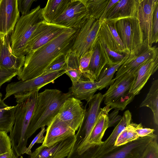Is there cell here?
<instances>
[{
  "label": "cell",
  "mask_w": 158,
  "mask_h": 158,
  "mask_svg": "<svg viewBox=\"0 0 158 158\" xmlns=\"http://www.w3.org/2000/svg\"><path fill=\"white\" fill-rule=\"evenodd\" d=\"M77 29L69 28L47 44L27 54L24 65L17 75L18 79L29 80L43 74L56 57L70 50Z\"/></svg>",
  "instance_id": "obj_1"
},
{
  "label": "cell",
  "mask_w": 158,
  "mask_h": 158,
  "mask_svg": "<svg viewBox=\"0 0 158 158\" xmlns=\"http://www.w3.org/2000/svg\"><path fill=\"white\" fill-rule=\"evenodd\" d=\"M39 91H27L14 95L17 104L15 123L9 136L11 148L18 157L24 154L27 148V131Z\"/></svg>",
  "instance_id": "obj_2"
},
{
  "label": "cell",
  "mask_w": 158,
  "mask_h": 158,
  "mask_svg": "<svg viewBox=\"0 0 158 158\" xmlns=\"http://www.w3.org/2000/svg\"><path fill=\"white\" fill-rule=\"evenodd\" d=\"M71 97L69 92L63 93L56 89H46L39 93L28 130V138L39 128L47 126L58 114L66 100Z\"/></svg>",
  "instance_id": "obj_3"
},
{
  "label": "cell",
  "mask_w": 158,
  "mask_h": 158,
  "mask_svg": "<svg viewBox=\"0 0 158 158\" xmlns=\"http://www.w3.org/2000/svg\"><path fill=\"white\" fill-rule=\"evenodd\" d=\"M39 5L29 13L22 15L17 22L10 39L11 52L18 56H25V50L39 23L44 20Z\"/></svg>",
  "instance_id": "obj_4"
},
{
  "label": "cell",
  "mask_w": 158,
  "mask_h": 158,
  "mask_svg": "<svg viewBox=\"0 0 158 158\" xmlns=\"http://www.w3.org/2000/svg\"><path fill=\"white\" fill-rule=\"evenodd\" d=\"M136 72L116 79L103 94L104 102L112 109L123 110L135 96L130 91L136 77Z\"/></svg>",
  "instance_id": "obj_5"
},
{
  "label": "cell",
  "mask_w": 158,
  "mask_h": 158,
  "mask_svg": "<svg viewBox=\"0 0 158 158\" xmlns=\"http://www.w3.org/2000/svg\"><path fill=\"white\" fill-rule=\"evenodd\" d=\"M103 99V94L99 93L94 95L88 102V108L85 110L82 123L75 134V142L68 158L74 156L86 143L97 121Z\"/></svg>",
  "instance_id": "obj_6"
},
{
  "label": "cell",
  "mask_w": 158,
  "mask_h": 158,
  "mask_svg": "<svg viewBox=\"0 0 158 158\" xmlns=\"http://www.w3.org/2000/svg\"><path fill=\"white\" fill-rule=\"evenodd\" d=\"M114 22L117 31L127 52L131 54L139 51L143 44L144 38L138 18L122 19Z\"/></svg>",
  "instance_id": "obj_7"
},
{
  "label": "cell",
  "mask_w": 158,
  "mask_h": 158,
  "mask_svg": "<svg viewBox=\"0 0 158 158\" xmlns=\"http://www.w3.org/2000/svg\"><path fill=\"white\" fill-rule=\"evenodd\" d=\"M101 24L99 19L88 16L78 29L70 50L80 57L91 50L98 38Z\"/></svg>",
  "instance_id": "obj_8"
},
{
  "label": "cell",
  "mask_w": 158,
  "mask_h": 158,
  "mask_svg": "<svg viewBox=\"0 0 158 158\" xmlns=\"http://www.w3.org/2000/svg\"><path fill=\"white\" fill-rule=\"evenodd\" d=\"M65 73V71L44 73L32 79L8 84L6 87V94L3 100L4 101L12 95L25 92L39 90L48 84L54 83L56 79Z\"/></svg>",
  "instance_id": "obj_9"
},
{
  "label": "cell",
  "mask_w": 158,
  "mask_h": 158,
  "mask_svg": "<svg viewBox=\"0 0 158 158\" xmlns=\"http://www.w3.org/2000/svg\"><path fill=\"white\" fill-rule=\"evenodd\" d=\"M69 28L44 20L40 22L28 42L25 55L47 44Z\"/></svg>",
  "instance_id": "obj_10"
},
{
  "label": "cell",
  "mask_w": 158,
  "mask_h": 158,
  "mask_svg": "<svg viewBox=\"0 0 158 158\" xmlns=\"http://www.w3.org/2000/svg\"><path fill=\"white\" fill-rule=\"evenodd\" d=\"M131 113L129 110L125 111L119 122L105 141L89 148L77 158H97L114 150L117 147L115 146L114 144L118 135L131 123Z\"/></svg>",
  "instance_id": "obj_11"
},
{
  "label": "cell",
  "mask_w": 158,
  "mask_h": 158,
  "mask_svg": "<svg viewBox=\"0 0 158 158\" xmlns=\"http://www.w3.org/2000/svg\"><path fill=\"white\" fill-rule=\"evenodd\" d=\"M88 16L83 0H71L62 14L52 23L78 29Z\"/></svg>",
  "instance_id": "obj_12"
},
{
  "label": "cell",
  "mask_w": 158,
  "mask_h": 158,
  "mask_svg": "<svg viewBox=\"0 0 158 158\" xmlns=\"http://www.w3.org/2000/svg\"><path fill=\"white\" fill-rule=\"evenodd\" d=\"M158 56V48L144 43L140 50L136 53L130 55L127 60L116 72L113 82L120 77L136 72L139 67L148 60Z\"/></svg>",
  "instance_id": "obj_13"
},
{
  "label": "cell",
  "mask_w": 158,
  "mask_h": 158,
  "mask_svg": "<svg viewBox=\"0 0 158 158\" xmlns=\"http://www.w3.org/2000/svg\"><path fill=\"white\" fill-rule=\"evenodd\" d=\"M157 135L153 133L125 144L117 147L114 150L97 158H141L149 143Z\"/></svg>",
  "instance_id": "obj_14"
},
{
  "label": "cell",
  "mask_w": 158,
  "mask_h": 158,
  "mask_svg": "<svg viewBox=\"0 0 158 158\" xmlns=\"http://www.w3.org/2000/svg\"><path fill=\"white\" fill-rule=\"evenodd\" d=\"M85 110L81 100L71 97L64 103L58 115L76 132L82 123Z\"/></svg>",
  "instance_id": "obj_15"
},
{
  "label": "cell",
  "mask_w": 158,
  "mask_h": 158,
  "mask_svg": "<svg viewBox=\"0 0 158 158\" xmlns=\"http://www.w3.org/2000/svg\"><path fill=\"white\" fill-rule=\"evenodd\" d=\"M98 38L106 55L108 64L118 63L127 54L119 47L104 21L101 23Z\"/></svg>",
  "instance_id": "obj_16"
},
{
  "label": "cell",
  "mask_w": 158,
  "mask_h": 158,
  "mask_svg": "<svg viewBox=\"0 0 158 158\" xmlns=\"http://www.w3.org/2000/svg\"><path fill=\"white\" fill-rule=\"evenodd\" d=\"M17 0H0V35H9L19 18Z\"/></svg>",
  "instance_id": "obj_17"
},
{
  "label": "cell",
  "mask_w": 158,
  "mask_h": 158,
  "mask_svg": "<svg viewBox=\"0 0 158 158\" xmlns=\"http://www.w3.org/2000/svg\"><path fill=\"white\" fill-rule=\"evenodd\" d=\"M158 0H139L137 11L138 19L143 35L144 43L152 46V24L153 12Z\"/></svg>",
  "instance_id": "obj_18"
},
{
  "label": "cell",
  "mask_w": 158,
  "mask_h": 158,
  "mask_svg": "<svg viewBox=\"0 0 158 158\" xmlns=\"http://www.w3.org/2000/svg\"><path fill=\"white\" fill-rule=\"evenodd\" d=\"M111 109L109 106L106 105L101 110L96 123L87 142L72 158H77L89 148L102 143V139L106 131L108 128V114Z\"/></svg>",
  "instance_id": "obj_19"
},
{
  "label": "cell",
  "mask_w": 158,
  "mask_h": 158,
  "mask_svg": "<svg viewBox=\"0 0 158 158\" xmlns=\"http://www.w3.org/2000/svg\"><path fill=\"white\" fill-rule=\"evenodd\" d=\"M75 135L48 147L42 145L32 152L30 158H65L67 157L75 142Z\"/></svg>",
  "instance_id": "obj_20"
},
{
  "label": "cell",
  "mask_w": 158,
  "mask_h": 158,
  "mask_svg": "<svg viewBox=\"0 0 158 158\" xmlns=\"http://www.w3.org/2000/svg\"><path fill=\"white\" fill-rule=\"evenodd\" d=\"M42 145L49 147L75 135V131L60 119L58 114L47 126Z\"/></svg>",
  "instance_id": "obj_21"
},
{
  "label": "cell",
  "mask_w": 158,
  "mask_h": 158,
  "mask_svg": "<svg viewBox=\"0 0 158 158\" xmlns=\"http://www.w3.org/2000/svg\"><path fill=\"white\" fill-rule=\"evenodd\" d=\"M139 1V0H119L107 13L103 21L114 22L122 19L137 18Z\"/></svg>",
  "instance_id": "obj_22"
},
{
  "label": "cell",
  "mask_w": 158,
  "mask_h": 158,
  "mask_svg": "<svg viewBox=\"0 0 158 158\" xmlns=\"http://www.w3.org/2000/svg\"><path fill=\"white\" fill-rule=\"evenodd\" d=\"M158 69V56L151 58L143 63L138 68L135 81L130 93L135 96L138 95L151 75Z\"/></svg>",
  "instance_id": "obj_23"
},
{
  "label": "cell",
  "mask_w": 158,
  "mask_h": 158,
  "mask_svg": "<svg viewBox=\"0 0 158 158\" xmlns=\"http://www.w3.org/2000/svg\"><path fill=\"white\" fill-rule=\"evenodd\" d=\"M25 56H18L11 52L9 35L3 36V44L0 55V67L8 70H16L19 73L25 61Z\"/></svg>",
  "instance_id": "obj_24"
},
{
  "label": "cell",
  "mask_w": 158,
  "mask_h": 158,
  "mask_svg": "<svg viewBox=\"0 0 158 158\" xmlns=\"http://www.w3.org/2000/svg\"><path fill=\"white\" fill-rule=\"evenodd\" d=\"M93 52L90 60L89 70L92 80L97 81L99 76L108 64L106 55L98 38L93 48Z\"/></svg>",
  "instance_id": "obj_25"
},
{
  "label": "cell",
  "mask_w": 158,
  "mask_h": 158,
  "mask_svg": "<svg viewBox=\"0 0 158 158\" xmlns=\"http://www.w3.org/2000/svg\"><path fill=\"white\" fill-rule=\"evenodd\" d=\"M98 90L96 81L80 79L75 84L72 85L69 91L72 97L81 101L85 100L88 103Z\"/></svg>",
  "instance_id": "obj_26"
},
{
  "label": "cell",
  "mask_w": 158,
  "mask_h": 158,
  "mask_svg": "<svg viewBox=\"0 0 158 158\" xmlns=\"http://www.w3.org/2000/svg\"><path fill=\"white\" fill-rule=\"evenodd\" d=\"M71 0H48L45 7L42 8L43 19L52 23L63 12Z\"/></svg>",
  "instance_id": "obj_27"
},
{
  "label": "cell",
  "mask_w": 158,
  "mask_h": 158,
  "mask_svg": "<svg viewBox=\"0 0 158 158\" xmlns=\"http://www.w3.org/2000/svg\"><path fill=\"white\" fill-rule=\"evenodd\" d=\"M16 105L8 106L0 98V131L10 132L14 124Z\"/></svg>",
  "instance_id": "obj_28"
},
{
  "label": "cell",
  "mask_w": 158,
  "mask_h": 158,
  "mask_svg": "<svg viewBox=\"0 0 158 158\" xmlns=\"http://www.w3.org/2000/svg\"><path fill=\"white\" fill-rule=\"evenodd\" d=\"M130 55V54H127L123 60L117 64H106L102 71L97 81H96L99 90L102 89L113 83V78L114 74L120 66L127 60Z\"/></svg>",
  "instance_id": "obj_29"
},
{
  "label": "cell",
  "mask_w": 158,
  "mask_h": 158,
  "mask_svg": "<svg viewBox=\"0 0 158 158\" xmlns=\"http://www.w3.org/2000/svg\"><path fill=\"white\" fill-rule=\"evenodd\" d=\"M147 107L152 110L154 121L158 124V80L154 81L145 98L140 104L139 107Z\"/></svg>",
  "instance_id": "obj_30"
},
{
  "label": "cell",
  "mask_w": 158,
  "mask_h": 158,
  "mask_svg": "<svg viewBox=\"0 0 158 158\" xmlns=\"http://www.w3.org/2000/svg\"><path fill=\"white\" fill-rule=\"evenodd\" d=\"M80 58L75 53L70 50L67 54L65 73L70 78L72 85L76 83L82 76L79 68Z\"/></svg>",
  "instance_id": "obj_31"
},
{
  "label": "cell",
  "mask_w": 158,
  "mask_h": 158,
  "mask_svg": "<svg viewBox=\"0 0 158 158\" xmlns=\"http://www.w3.org/2000/svg\"><path fill=\"white\" fill-rule=\"evenodd\" d=\"M109 0H83L88 16L99 19L103 15Z\"/></svg>",
  "instance_id": "obj_32"
},
{
  "label": "cell",
  "mask_w": 158,
  "mask_h": 158,
  "mask_svg": "<svg viewBox=\"0 0 158 158\" xmlns=\"http://www.w3.org/2000/svg\"><path fill=\"white\" fill-rule=\"evenodd\" d=\"M137 124L131 123L118 135L114 146H119L135 140L139 137L135 131Z\"/></svg>",
  "instance_id": "obj_33"
},
{
  "label": "cell",
  "mask_w": 158,
  "mask_h": 158,
  "mask_svg": "<svg viewBox=\"0 0 158 158\" xmlns=\"http://www.w3.org/2000/svg\"><path fill=\"white\" fill-rule=\"evenodd\" d=\"M67 53L61 54L56 57L44 73L65 71L66 68V55Z\"/></svg>",
  "instance_id": "obj_34"
},
{
  "label": "cell",
  "mask_w": 158,
  "mask_h": 158,
  "mask_svg": "<svg viewBox=\"0 0 158 158\" xmlns=\"http://www.w3.org/2000/svg\"><path fill=\"white\" fill-rule=\"evenodd\" d=\"M93 52V48L82 55L80 58L79 68L82 76L87 80H92L89 67L91 58ZM93 81V80H92Z\"/></svg>",
  "instance_id": "obj_35"
},
{
  "label": "cell",
  "mask_w": 158,
  "mask_h": 158,
  "mask_svg": "<svg viewBox=\"0 0 158 158\" xmlns=\"http://www.w3.org/2000/svg\"><path fill=\"white\" fill-rule=\"evenodd\" d=\"M141 158H158L157 136L153 139L147 146Z\"/></svg>",
  "instance_id": "obj_36"
},
{
  "label": "cell",
  "mask_w": 158,
  "mask_h": 158,
  "mask_svg": "<svg viewBox=\"0 0 158 158\" xmlns=\"http://www.w3.org/2000/svg\"><path fill=\"white\" fill-rule=\"evenodd\" d=\"M19 72L16 70H8L0 67V88L5 83L10 81L17 76Z\"/></svg>",
  "instance_id": "obj_37"
},
{
  "label": "cell",
  "mask_w": 158,
  "mask_h": 158,
  "mask_svg": "<svg viewBox=\"0 0 158 158\" xmlns=\"http://www.w3.org/2000/svg\"><path fill=\"white\" fill-rule=\"evenodd\" d=\"M11 148L9 136L7 133L0 131V155L8 152Z\"/></svg>",
  "instance_id": "obj_38"
},
{
  "label": "cell",
  "mask_w": 158,
  "mask_h": 158,
  "mask_svg": "<svg viewBox=\"0 0 158 158\" xmlns=\"http://www.w3.org/2000/svg\"><path fill=\"white\" fill-rule=\"evenodd\" d=\"M152 43L158 41V4L155 6L153 12L152 24Z\"/></svg>",
  "instance_id": "obj_39"
},
{
  "label": "cell",
  "mask_w": 158,
  "mask_h": 158,
  "mask_svg": "<svg viewBox=\"0 0 158 158\" xmlns=\"http://www.w3.org/2000/svg\"><path fill=\"white\" fill-rule=\"evenodd\" d=\"M41 128L40 131L33 139L28 147L27 148L25 153L30 156L32 153L31 149L34 144L35 143H43V142L45 138V136L44 135L46 131V129L45 127H42Z\"/></svg>",
  "instance_id": "obj_40"
},
{
  "label": "cell",
  "mask_w": 158,
  "mask_h": 158,
  "mask_svg": "<svg viewBox=\"0 0 158 158\" xmlns=\"http://www.w3.org/2000/svg\"><path fill=\"white\" fill-rule=\"evenodd\" d=\"M18 9L22 15H25L30 12V9L35 0H17Z\"/></svg>",
  "instance_id": "obj_41"
},
{
  "label": "cell",
  "mask_w": 158,
  "mask_h": 158,
  "mask_svg": "<svg viewBox=\"0 0 158 158\" xmlns=\"http://www.w3.org/2000/svg\"><path fill=\"white\" fill-rule=\"evenodd\" d=\"M111 113L108 114L109 121L108 127L117 125L121 120L122 116L118 114L119 110L114 109Z\"/></svg>",
  "instance_id": "obj_42"
},
{
  "label": "cell",
  "mask_w": 158,
  "mask_h": 158,
  "mask_svg": "<svg viewBox=\"0 0 158 158\" xmlns=\"http://www.w3.org/2000/svg\"><path fill=\"white\" fill-rule=\"evenodd\" d=\"M135 131L139 137H143L153 133L155 130L149 128H144L140 123L137 124Z\"/></svg>",
  "instance_id": "obj_43"
},
{
  "label": "cell",
  "mask_w": 158,
  "mask_h": 158,
  "mask_svg": "<svg viewBox=\"0 0 158 158\" xmlns=\"http://www.w3.org/2000/svg\"><path fill=\"white\" fill-rule=\"evenodd\" d=\"M119 0H109L107 5L105 8L103 15L99 19L101 23L103 22L105 15L107 13L114 5H115L119 1Z\"/></svg>",
  "instance_id": "obj_44"
},
{
  "label": "cell",
  "mask_w": 158,
  "mask_h": 158,
  "mask_svg": "<svg viewBox=\"0 0 158 158\" xmlns=\"http://www.w3.org/2000/svg\"><path fill=\"white\" fill-rule=\"evenodd\" d=\"M0 158H18L11 148L8 152L0 155Z\"/></svg>",
  "instance_id": "obj_45"
},
{
  "label": "cell",
  "mask_w": 158,
  "mask_h": 158,
  "mask_svg": "<svg viewBox=\"0 0 158 158\" xmlns=\"http://www.w3.org/2000/svg\"><path fill=\"white\" fill-rule=\"evenodd\" d=\"M3 36L0 35V55L3 44Z\"/></svg>",
  "instance_id": "obj_46"
},
{
  "label": "cell",
  "mask_w": 158,
  "mask_h": 158,
  "mask_svg": "<svg viewBox=\"0 0 158 158\" xmlns=\"http://www.w3.org/2000/svg\"><path fill=\"white\" fill-rule=\"evenodd\" d=\"M2 94L1 92H0V98H1L2 97Z\"/></svg>",
  "instance_id": "obj_47"
}]
</instances>
